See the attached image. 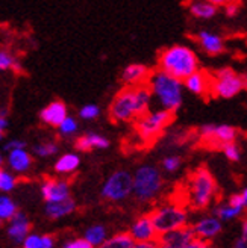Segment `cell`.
Wrapping results in <instances>:
<instances>
[{"label":"cell","instance_id":"6da1fadb","mask_svg":"<svg viewBox=\"0 0 247 248\" xmlns=\"http://www.w3.org/2000/svg\"><path fill=\"white\" fill-rule=\"evenodd\" d=\"M152 93L147 85L125 86L109 106V117L114 123H126L144 115L150 108Z\"/></svg>","mask_w":247,"mask_h":248},{"label":"cell","instance_id":"7a4b0ae2","mask_svg":"<svg viewBox=\"0 0 247 248\" xmlns=\"http://www.w3.org/2000/svg\"><path fill=\"white\" fill-rule=\"evenodd\" d=\"M158 65L159 70L165 71L170 76L183 80L199 70V58L190 46L175 44L159 53Z\"/></svg>","mask_w":247,"mask_h":248},{"label":"cell","instance_id":"3957f363","mask_svg":"<svg viewBox=\"0 0 247 248\" xmlns=\"http://www.w3.org/2000/svg\"><path fill=\"white\" fill-rule=\"evenodd\" d=\"M218 186L211 171L200 167L191 172L185 188V200L194 210H205L215 203Z\"/></svg>","mask_w":247,"mask_h":248},{"label":"cell","instance_id":"277c9868","mask_svg":"<svg viewBox=\"0 0 247 248\" xmlns=\"http://www.w3.org/2000/svg\"><path fill=\"white\" fill-rule=\"evenodd\" d=\"M147 86L152 93V95L156 97V100L161 105V109L170 110L175 114L176 110L182 106L183 100V83L182 80L176 79L167 74L163 70L152 71Z\"/></svg>","mask_w":247,"mask_h":248},{"label":"cell","instance_id":"5b68a950","mask_svg":"<svg viewBox=\"0 0 247 248\" xmlns=\"http://www.w3.org/2000/svg\"><path fill=\"white\" fill-rule=\"evenodd\" d=\"M149 217L153 222L158 236L163 233L188 226L190 221L188 209L181 202H165L159 204L149 214Z\"/></svg>","mask_w":247,"mask_h":248},{"label":"cell","instance_id":"8992f818","mask_svg":"<svg viewBox=\"0 0 247 248\" xmlns=\"http://www.w3.org/2000/svg\"><path fill=\"white\" fill-rule=\"evenodd\" d=\"M164 180L161 171L153 165H141L132 176V194L138 202L149 203L161 194Z\"/></svg>","mask_w":247,"mask_h":248},{"label":"cell","instance_id":"52a82bcc","mask_svg":"<svg viewBox=\"0 0 247 248\" xmlns=\"http://www.w3.org/2000/svg\"><path fill=\"white\" fill-rule=\"evenodd\" d=\"M173 121V112L165 109H158L147 112L137 118V132L144 142H153Z\"/></svg>","mask_w":247,"mask_h":248},{"label":"cell","instance_id":"ba28073f","mask_svg":"<svg viewBox=\"0 0 247 248\" xmlns=\"http://www.w3.org/2000/svg\"><path fill=\"white\" fill-rule=\"evenodd\" d=\"M244 90L243 76L229 67L220 68L211 74V94L218 98H233Z\"/></svg>","mask_w":247,"mask_h":248},{"label":"cell","instance_id":"9c48e42d","mask_svg":"<svg viewBox=\"0 0 247 248\" xmlns=\"http://www.w3.org/2000/svg\"><path fill=\"white\" fill-rule=\"evenodd\" d=\"M102 197L108 202H123L132 194V174L126 170H118L113 172L103 183Z\"/></svg>","mask_w":247,"mask_h":248},{"label":"cell","instance_id":"30bf717a","mask_svg":"<svg viewBox=\"0 0 247 248\" xmlns=\"http://www.w3.org/2000/svg\"><path fill=\"white\" fill-rule=\"evenodd\" d=\"M199 136L206 145L221 148L228 142L237 141L238 132L229 124H203L199 130Z\"/></svg>","mask_w":247,"mask_h":248},{"label":"cell","instance_id":"8fae6325","mask_svg":"<svg viewBox=\"0 0 247 248\" xmlns=\"http://www.w3.org/2000/svg\"><path fill=\"white\" fill-rule=\"evenodd\" d=\"M190 227L193 230L196 239L211 242L221 233V230H223V222H221L214 214H211V215H203L200 218H197Z\"/></svg>","mask_w":247,"mask_h":248},{"label":"cell","instance_id":"7c38bea8","mask_svg":"<svg viewBox=\"0 0 247 248\" xmlns=\"http://www.w3.org/2000/svg\"><path fill=\"white\" fill-rule=\"evenodd\" d=\"M246 210L244 202L240 194H233L231 195L228 200L221 202L214 206L213 214L221 221V222H231L238 219Z\"/></svg>","mask_w":247,"mask_h":248},{"label":"cell","instance_id":"4fadbf2b","mask_svg":"<svg viewBox=\"0 0 247 248\" xmlns=\"http://www.w3.org/2000/svg\"><path fill=\"white\" fill-rule=\"evenodd\" d=\"M194 239V234L190 226L176 229L159 234L156 238L158 248H187V245Z\"/></svg>","mask_w":247,"mask_h":248},{"label":"cell","instance_id":"5bb4252c","mask_svg":"<svg viewBox=\"0 0 247 248\" xmlns=\"http://www.w3.org/2000/svg\"><path fill=\"white\" fill-rule=\"evenodd\" d=\"M40 191L46 203L63 202L70 198V183L64 179H46L41 183Z\"/></svg>","mask_w":247,"mask_h":248},{"label":"cell","instance_id":"9a60e30c","mask_svg":"<svg viewBox=\"0 0 247 248\" xmlns=\"http://www.w3.org/2000/svg\"><path fill=\"white\" fill-rule=\"evenodd\" d=\"M131 238L135 242H146V241H156L158 238V233L153 227V222L150 219L149 215H141L135 219L131 227L129 232Z\"/></svg>","mask_w":247,"mask_h":248},{"label":"cell","instance_id":"2e32d148","mask_svg":"<svg viewBox=\"0 0 247 248\" xmlns=\"http://www.w3.org/2000/svg\"><path fill=\"white\" fill-rule=\"evenodd\" d=\"M182 83H183V88L188 90L194 95L205 97L211 94V74L200 68L194 71L193 74H190L187 79H183Z\"/></svg>","mask_w":247,"mask_h":248},{"label":"cell","instance_id":"e0dca14e","mask_svg":"<svg viewBox=\"0 0 247 248\" xmlns=\"http://www.w3.org/2000/svg\"><path fill=\"white\" fill-rule=\"evenodd\" d=\"M8 238L14 244H23L24 238L31 233V222L26 217V214L17 210L16 215L8 221Z\"/></svg>","mask_w":247,"mask_h":248},{"label":"cell","instance_id":"ac0fdd59","mask_svg":"<svg viewBox=\"0 0 247 248\" xmlns=\"http://www.w3.org/2000/svg\"><path fill=\"white\" fill-rule=\"evenodd\" d=\"M197 44L202 47V50L206 55H211V56H217L220 53L225 52V40L223 36L211 32V31H200L196 36Z\"/></svg>","mask_w":247,"mask_h":248},{"label":"cell","instance_id":"d6986e66","mask_svg":"<svg viewBox=\"0 0 247 248\" xmlns=\"http://www.w3.org/2000/svg\"><path fill=\"white\" fill-rule=\"evenodd\" d=\"M150 68L144 64H129L121 71V80L126 86H138L147 85V80L150 78Z\"/></svg>","mask_w":247,"mask_h":248},{"label":"cell","instance_id":"ffe728a7","mask_svg":"<svg viewBox=\"0 0 247 248\" xmlns=\"http://www.w3.org/2000/svg\"><path fill=\"white\" fill-rule=\"evenodd\" d=\"M66 117H67V106L61 100H55L52 103H49L40 112L41 121L47 124V126H53V127H58L61 121Z\"/></svg>","mask_w":247,"mask_h":248},{"label":"cell","instance_id":"44dd1931","mask_svg":"<svg viewBox=\"0 0 247 248\" xmlns=\"http://www.w3.org/2000/svg\"><path fill=\"white\" fill-rule=\"evenodd\" d=\"M32 164L33 159L26 148H18V150L8 152V165L14 172L24 174V172H28L31 170Z\"/></svg>","mask_w":247,"mask_h":248},{"label":"cell","instance_id":"7402d4cb","mask_svg":"<svg viewBox=\"0 0 247 248\" xmlns=\"http://www.w3.org/2000/svg\"><path fill=\"white\" fill-rule=\"evenodd\" d=\"M76 210V202L73 198H67L63 202H52L46 203V215L52 219H61L64 217L71 215Z\"/></svg>","mask_w":247,"mask_h":248},{"label":"cell","instance_id":"603a6c76","mask_svg":"<svg viewBox=\"0 0 247 248\" xmlns=\"http://www.w3.org/2000/svg\"><path fill=\"white\" fill-rule=\"evenodd\" d=\"M109 147V141L99 133H86L76 140V148L79 152H91L94 148L103 150Z\"/></svg>","mask_w":247,"mask_h":248},{"label":"cell","instance_id":"cb8c5ba5","mask_svg":"<svg viewBox=\"0 0 247 248\" xmlns=\"http://www.w3.org/2000/svg\"><path fill=\"white\" fill-rule=\"evenodd\" d=\"M188 8L190 14L199 20H211L218 14V8L205 2V0H193Z\"/></svg>","mask_w":247,"mask_h":248},{"label":"cell","instance_id":"d4e9b609","mask_svg":"<svg viewBox=\"0 0 247 248\" xmlns=\"http://www.w3.org/2000/svg\"><path fill=\"white\" fill-rule=\"evenodd\" d=\"M79 165L81 157L76 153H66L56 160L55 171L59 172V174H71L79 168Z\"/></svg>","mask_w":247,"mask_h":248},{"label":"cell","instance_id":"484cf974","mask_svg":"<svg viewBox=\"0 0 247 248\" xmlns=\"http://www.w3.org/2000/svg\"><path fill=\"white\" fill-rule=\"evenodd\" d=\"M106 238H108V232H106V227L102 224H93L83 233V239L93 248H97Z\"/></svg>","mask_w":247,"mask_h":248},{"label":"cell","instance_id":"4316f807","mask_svg":"<svg viewBox=\"0 0 247 248\" xmlns=\"http://www.w3.org/2000/svg\"><path fill=\"white\" fill-rule=\"evenodd\" d=\"M133 239L129 233H117L114 236L106 238L97 248H131L133 245Z\"/></svg>","mask_w":247,"mask_h":248},{"label":"cell","instance_id":"83f0119b","mask_svg":"<svg viewBox=\"0 0 247 248\" xmlns=\"http://www.w3.org/2000/svg\"><path fill=\"white\" fill-rule=\"evenodd\" d=\"M17 210V203L9 195L0 194V222H8Z\"/></svg>","mask_w":247,"mask_h":248},{"label":"cell","instance_id":"f1b7e54d","mask_svg":"<svg viewBox=\"0 0 247 248\" xmlns=\"http://www.w3.org/2000/svg\"><path fill=\"white\" fill-rule=\"evenodd\" d=\"M17 186V177L9 171H5L0 168V192L8 194Z\"/></svg>","mask_w":247,"mask_h":248},{"label":"cell","instance_id":"f546056e","mask_svg":"<svg viewBox=\"0 0 247 248\" xmlns=\"http://www.w3.org/2000/svg\"><path fill=\"white\" fill-rule=\"evenodd\" d=\"M220 150L223 152L225 157L228 160H231V162H240L241 160V147L237 144V141L225 144Z\"/></svg>","mask_w":247,"mask_h":248},{"label":"cell","instance_id":"4dcf8cb0","mask_svg":"<svg viewBox=\"0 0 247 248\" xmlns=\"http://www.w3.org/2000/svg\"><path fill=\"white\" fill-rule=\"evenodd\" d=\"M33 153L40 157H47V156H53L58 153V144L55 142H41L36 144L33 147Z\"/></svg>","mask_w":247,"mask_h":248},{"label":"cell","instance_id":"1f68e13d","mask_svg":"<svg viewBox=\"0 0 247 248\" xmlns=\"http://www.w3.org/2000/svg\"><path fill=\"white\" fill-rule=\"evenodd\" d=\"M58 130H59V133L63 135V136H70L73 133H76V130H78V121L73 117L67 115L63 121H61V124L58 126Z\"/></svg>","mask_w":247,"mask_h":248},{"label":"cell","instance_id":"d6a6232c","mask_svg":"<svg viewBox=\"0 0 247 248\" xmlns=\"http://www.w3.org/2000/svg\"><path fill=\"white\" fill-rule=\"evenodd\" d=\"M181 165H182V160L176 155H171V156H167L163 159V168L167 172H176L181 168Z\"/></svg>","mask_w":247,"mask_h":248},{"label":"cell","instance_id":"836d02e7","mask_svg":"<svg viewBox=\"0 0 247 248\" xmlns=\"http://www.w3.org/2000/svg\"><path fill=\"white\" fill-rule=\"evenodd\" d=\"M100 115V108L97 105H85L79 110V117L83 120H94Z\"/></svg>","mask_w":247,"mask_h":248},{"label":"cell","instance_id":"e575fe53","mask_svg":"<svg viewBox=\"0 0 247 248\" xmlns=\"http://www.w3.org/2000/svg\"><path fill=\"white\" fill-rule=\"evenodd\" d=\"M17 62V59L12 56L9 52L6 50H0V71H5V70H12L14 64Z\"/></svg>","mask_w":247,"mask_h":248},{"label":"cell","instance_id":"d590c367","mask_svg":"<svg viewBox=\"0 0 247 248\" xmlns=\"http://www.w3.org/2000/svg\"><path fill=\"white\" fill-rule=\"evenodd\" d=\"M232 248H247V218L241 222V229L238 238L233 242Z\"/></svg>","mask_w":247,"mask_h":248},{"label":"cell","instance_id":"8d00e7d4","mask_svg":"<svg viewBox=\"0 0 247 248\" xmlns=\"http://www.w3.org/2000/svg\"><path fill=\"white\" fill-rule=\"evenodd\" d=\"M23 248H40L41 245V234L36 233H29L23 241Z\"/></svg>","mask_w":247,"mask_h":248},{"label":"cell","instance_id":"74e56055","mask_svg":"<svg viewBox=\"0 0 247 248\" xmlns=\"http://www.w3.org/2000/svg\"><path fill=\"white\" fill-rule=\"evenodd\" d=\"M223 8H225V14L231 18L238 16V12H240V3H237V2H228V3H225Z\"/></svg>","mask_w":247,"mask_h":248},{"label":"cell","instance_id":"f35d334b","mask_svg":"<svg viewBox=\"0 0 247 248\" xmlns=\"http://www.w3.org/2000/svg\"><path fill=\"white\" fill-rule=\"evenodd\" d=\"M5 152H12V150H18V148H26V141L21 140H11L5 144Z\"/></svg>","mask_w":247,"mask_h":248},{"label":"cell","instance_id":"ab89813d","mask_svg":"<svg viewBox=\"0 0 247 248\" xmlns=\"http://www.w3.org/2000/svg\"><path fill=\"white\" fill-rule=\"evenodd\" d=\"M63 248H93V247L83 238H79V239H73V241L67 242Z\"/></svg>","mask_w":247,"mask_h":248},{"label":"cell","instance_id":"60d3db41","mask_svg":"<svg viewBox=\"0 0 247 248\" xmlns=\"http://www.w3.org/2000/svg\"><path fill=\"white\" fill-rule=\"evenodd\" d=\"M40 248H55V238L50 234H41Z\"/></svg>","mask_w":247,"mask_h":248},{"label":"cell","instance_id":"b9f144b4","mask_svg":"<svg viewBox=\"0 0 247 248\" xmlns=\"http://www.w3.org/2000/svg\"><path fill=\"white\" fill-rule=\"evenodd\" d=\"M187 248H213L211 247V244L209 242H206V241H200V239H193L188 245H187Z\"/></svg>","mask_w":247,"mask_h":248},{"label":"cell","instance_id":"7bdbcfd3","mask_svg":"<svg viewBox=\"0 0 247 248\" xmlns=\"http://www.w3.org/2000/svg\"><path fill=\"white\" fill-rule=\"evenodd\" d=\"M131 248H158L156 241H146V242H133Z\"/></svg>","mask_w":247,"mask_h":248},{"label":"cell","instance_id":"ee69618b","mask_svg":"<svg viewBox=\"0 0 247 248\" xmlns=\"http://www.w3.org/2000/svg\"><path fill=\"white\" fill-rule=\"evenodd\" d=\"M6 130H8V120L6 117H0V140H3Z\"/></svg>","mask_w":247,"mask_h":248},{"label":"cell","instance_id":"f6af8a7d","mask_svg":"<svg viewBox=\"0 0 247 248\" xmlns=\"http://www.w3.org/2000/svg\"><path fill=\"white\" fill-rule=\"evenodd\" d=\"M205 2H208V3H211V5L220 8V6H225V3H228V0H205Z\"/></svg>","mask_w":247,"mask_h":248},{"label":"cell","instance_id":"bcb514c9","mask_svg":"<svg viewBox=\"0 0 247 248\" xmlns=\"http://www.w3.org/2000/svg\"><path fill=\"white\" fill-rule=\"evenodd\" d=\"M240 195H241L243 202H244V206H246V209H247V185L243 188V191L240 192Z\"/></svg>","mask_w":247,"mask_h":248},{"label":"cell","instance_id":"7dc6e473","mask_svg":"<svg viewBox=\"0 0 247 248\" xmlns=\"http://www.w3.org/2000/svg\"><path fill=\"white\" fill-rule=\"evenodd\" d=\"M2 164H3V156L0 155V167H2Z\"/></svg>","mask_w":247,"mask_h":248},{"label":"cell","instance_id":"c3c4849f","mask_svg":"<svg viewBox=\"0 0 247 248\" xmlns=\"http://www.w3.org/2000/svg\"><path fill=\"white\" fill-rule=\"evenodd\" d=\"M228 2H237V3H240L241 0H228Z\"/></svg>","mask_w":247,"mask_h":248}]
</instances>
